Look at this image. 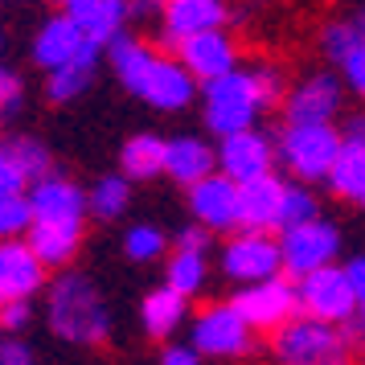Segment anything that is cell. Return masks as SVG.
Here are the masks:
<instances>
[{"mask_svg":"<svg viewBox=\"0 0 365 365\" xmlns=\"http://www.w3.org/2000/svg\"><path fill=\"white\" fill-rule=\"evenodd\" d=\"M349 341L353 336H345V329L296 316L287 329L271 336V353L279 365H349Z\"/></svg>","mask_w":365,"mask_h":365,"instance_id":"cell-4","label":"cell"},{"mask_svg":"<svg viewBox=\"0 0 365 365\" xmlns=\"http://www.w3.org/2000/svg\"><path fill=\"white\" fill-rule=\"evenodd\" d=\"M329 185H332L336 197L357 201V205L365 210V144L345 140V152H341V160H336V168H332Z\"/></svg>","mask_w":365,"mask_h":365,"instance_id":"cell-26","label":"cell"},{"mask_svg":"<svg viewBox=\"0 0 365 365\" xmlns=\"http://www.w3.org/2000/svg\"><path fill=\"white\" fill-rule=\"evenodd\" d=\"M275 152H279V144H271V135H263L259 128L255 132H242V135H230V140H217V173L230 177L242 189L250 181L271 177Z\"/></svg>","mask_w":365,"mask_h":365,"instance_id":"cell-11","label":"cell"},{"mask_svg":"<svg viewBox=\"0 0 365 365\" xmlns=\"http://www.w3.org/2000/svg\"><path fill=\"white\" fill-rule=\"evenodd\" d=\"M37 226V214L34 205H29V197H4L0 201V234L13 242L17 234H25L29 238V230Z\"/></svg>","mask_w":365,"mask_h":365,"instance_id":"cell-32","label":"cell"},{"mask_svg":"<svg viewBox=\"0 0 365 365\" xmlns=\"http://www.w3.org/2000/svg\"><path fill=\"white\" fill-rule=\"evenodd\" d=\"M279 250H283V275L292 279H308L316 271H329L336 267V255H341V230L316 217L308 226H296V230L279 234Z\"/></svg>","mask_w":365,"mask_h":365,"instance_id":"cell-6","label":"cell"},{"mask_svg":"<svg viewBox=\"0 0 365 365\" xmlns=\"http://www.w3.org/2000/svg\"><path fill=\"white\" fill-rule=\"evenodd\" d=\"M185 316H189V299L177 296L173 287H156V292H148L144 304H140V324H144V332L156 336V341L173 336V332L185 324Z\"/></svg>","mask_w":365,"mask_h":365,"instance_id":"cell-24","label":"cell"},{"mask_svg":"<svg viewBox=\"0 0 365 365\" xmlns=\"http://www.w3.org/2000/svg\"><path fill=\"white\" fill-rule=\"evenodd\" d=\"M341 99H345V86H341L336 74H329V70L308 74L304 83L287 91V123H296V128L332 123V115L341 111Z\"/></svg>","mask_w":365,"mask_h":365,"instance_id":"cell-12","label":"cell"},{"mask_svg":"<svg viewBox=\"0 0 365 365\" xmlns=\"http://www.w3.org/2000/svg\"><path fill=\"white\" fill-rule=\"evenodd\" d=\"M299 316H312L320 324L332 329H345L357 320V292L349 279L345 267H329V271H316L308 279H299Z\"/></svg>","mask_w":365,"mask_h":365,"instance_id":"cell-7","label":"cell"},{"mask_svg":"<svg viewBox=\"0 0 365 365\" xmlns=\"http://www.w3.org/2000/svg\"><path fill=\"white\" fill-rule=\"evenodd\" d=\"M177 58H181V66L197 78L201 86L217 83V78H226L238 70V50H234V41L226 29H217V34H201L193 41H185L177 46Z\"/></svg>","mask_w":365,"mask_h":365,"instance_id":"cell-14","label":"cell"},{"mask_svg":"<svg viewBox=\"0 0 365 365\" xmlns=\"http://www.w3.org/2000/svg\"><path fill=\"white\" fill-rule=\"evenodd\" d=\"M341 74H345V86L357 95V99H365V46L353 58H349L345 66H341Z\"/></svg>","mask_w":365,"mask_h":365,"instance_id":"cell-36","label":"cell"},{"mask_svg":"<svg viewBox=\"0 0 365 365\" xmlns=\"http://www.w3.org/2000/svg\"><path fill=\"white\" fill-rule=\"evenodd\" d=\"M189 214L205 230H234L238 226V185L222 173L205 177L189 189Z\"/></svg>","mask_w":365,"mask_h":365,"instance_id":"cell-18","label":"cell"},{"mask_svg":"<svg viewBox=\"0 0 365 365\" xmlns=\"http://www.w3.org/2000/svg\"><path fill=\"white\" fill-rule=\"evenodd\" d=\"M226 25V4L217 0H168L160 13V29H165L168 46H185L201 34H217Z\"/></svg>","mask_w":365,"mask_h":365,"instance_id":"cell-16","label":"cell"},{"mask_svg":"<svg viewBox=\"0 0 365 365\" xmlns=\"http://www.w3.org/2000/svg\"><path fill=\"white\" fill-rule=\"evenodd\" d=\"M283 197H287V185L279 177L242 185L238 189V226L250 234L283 230Z\"/></svg>","mask_w":365,"mask_h":365,"instance_id":"cell-17","label":"cell"},{"mask_svg":"<svg viewBox=\"0 0 365 365\" xmlns=\"http://www.w3.org/2000/svg\"><path fill=\"white\" fill-rule=\"evenodd\" d=\"M205 250H173L165 263V287H173L177 296H193V292H201V283H205Z\"/></svg>","mask_w":365,"mask_h":365,"instance_id":"cell-27","label":"cell"},{"mask_svg":"<svg viewBox=\"0 0 365 365\" xmlns=\"http://www.w3.org/2000/svg\"><path fill=\"white\" fill-rule=\"evenodd\" d=\"M201 103H205V111H201V115H205V128H210L217 140L255 132V119L263 111V95H259L250 70H234L226 78L201 86Z\"/></svg>","mask_w":365,"mask_h":365,"instance_id":"cell-3","label":"cell"},{"mask_svg":"<svg viewBox=\"0 0 365 365\" xmlns=\"http://www.w3.org/2000/svg\"><path fill=\"white\" fill-rule=\"evenodd\" d=\"M345 271H349V279H353V292H357V320L365 324V255H357Z\"/></svg>","mask_w":365,"mask_h":365,"instance_id":"cell-37","label":"cell"},{"mask_svg":"<svg viewBox=\"0 0 365 365\" xmlns=\"http://www.w3.org/2000/svg\"><path fill=\"white\" fill-rule=\"evenodd\" d=\"M86 197H91V214L99 217V222H111V217H119L128 210V201H132V181H128V177H99Z\"/></svg>","mask_w":365,"mask_h":365,"instance_id":"cell-28","label":"cell"},{"mask_svg":"<svg viewBox=\"0 0 365 365\" xmlns=\"http://www.w3.org/2000/svg\"><path fill=\"white\" fill-rule=\"evenodd\" d=\"M217 173V148L205 144L201 135H173L168 140V165H165V177H173L177 185L193 189L201 185L205 177Z\"/></svg>","mask_w":365,"mask_h":365,"instance_id":"cell-21","label":"cell"},{"mask_svg":"<svg viewBox=\"0 0 365 365\" xmlns=\"http://www.w3.org/2000/svg\"><path fill=\"white\" fill-rule=\"evenodd\" d=\"M25 365H29V361H25Z\"/></svg>","mask_w":365,"mask_h":365,"instance_id":"cell-44","label":"cell"},{"mask_svg":"<svg viewBox=\"0 0 365 365\" xmlns=\"http://www.w3.org/2000/svg\"><path fill=\"white\" fill-rule=\"evenodd\" d=\"M361 46H365L361 29H357V21H353V17H349V21H329V25L320 29V50L329 53L336 66H345Z\"/></svg>","mask_w":365,"mask_h":365,"instance_id":"cell-30","label":"cell"},{"mask_svg":"<svg viewBox=\"0 0 365 365\" xmlns=\"http://www.w3.org/2000/svg\"><path fill=\"white\" fill-rule=\"evenodd\" d=\"M21 99H25V83H21V74L17 70H4V74H0V111L13 115V111L21 107Z\"/></svg>","mask_w":365,"mask_h":365,"instance_id":"cell-35","label":"cell"},{"mask_svg":"<svg viewBox=\"0 0 365 365\" xmlns=\"http://www.w3.org/2000/svg\"><path fill=\"white\" fill-rule=\"evenodd\" d=\"M91 53H99L91 41H86L78 29H74V21L66 13H58V17H46L37 25L34 34V62L46 74H58V70L74 66V62H83Z\"/></svg>","mask_w":365,"mask_h":365,"instance_id":"cell-13","label":"cell"},{"mask_svg":"<svg viewBox=\"0 0 365 365\" xmlns=\"http://www.w3.org/2000/svg\"><path fill=\"white\" fill-rule=\"evenodd\" d=\"M345 140H353V144H365V111H361V115H353V119H349Z\"/></svg>","mask_w":365,"mask_h":365,"instance_id":"cell-42","label":"cell"},{"mask_svg":"<svg viewBox=\"0 0 365 365\" xmlns=\"http://www.w3.org/2000/svg\"><path fill=\"white\" fill-rule=\"evenodd\" d=\"M168 250V238L160 226H152V222H135L132 230L123 234V255L132 259V263H152V259H160Z\"/></svg>","mask_w":365,"mask_h":365,"instance_id":"cell-31","label":"cell"},{"mask_svg":"<svg viewBox=\"0 0 365 365\" xmlns=\"http://www.w3.org/2000/svg\"><path fill=\"white\" fill-rule=\"evenodd\" d=\"M201 353L193 345H168L165 353H160V365H197Z\"/></svg>","mask_w":365,"mask_h":365,"instance_id":"cell-38","label":"cell"},{"mask_svg":"<svg viewBox=\"0 0 365 365\" xmlns=\"http://www.w3.org/2000/svg\"><path fill=\"white\" fill-rule=\"evenodd\" d=\"M168 165V140L152 132H140L132 135L123 148H119V168H123V177L128 181H152V177H160Z\"/></svg>","mask_w":365,"mask_h":365,"instance_id":"cell-23","label":"cell"},{"mask_svg":"<svg viewBox=\"0 0 365 365\" xmlns=\"http://www.w3.org/2000/svg\"><path fill=\"white\" fill-rule=\"evenodd\" d=\"M0 324H4L9 332H13V329H25V324H29V304H4Z\"/></svg>","mask_w":365,"mask_h":365,"instance_id":"cell-40","label":"cell"},{"mask_svg":"<svg viewBox=\"0 0 365 365\" xmlns=\"http://www.w3.org/2000/svg\"><path fill=\"white\" fill-rule=\"evenodd\" d=\"M29 361V349L21 345V341H4L0 349V365H25Z\"/></svg>","mask_w":365,"mask_h":365,"instance_id":"cell-41","label":"cell"},{"mask_svg":"<svg viewBox=\"0 0 365 365\" xmlns=\"http://www.w3.org/2000/svg\"><path fill=\"white\" fill-rule=\"evenodd\" d=\"M46 271L50 267L37 259L29 242H4L0 247V299L4 304H29L46 287Z\"/></svg>","mask_w":365,"mask_h":365,"instance_id":"cell-15","label":"cell"},{"mask_svg":"<svg viewBox=\"0 0 365 365\" xmlns=\"http://www.w3.org/2000/svg\"><path fill=\"white\" fill-rule=\"evenodd\" d=\"M95 58H99V53H91V58H83V62H74V66H66V70H58V74H46V99H50V103L78 99L86 86H91Z\"/></svg>","mask_w":365,"mask_h":365,"instance_id":"cell-29","label":"cell"},{"mask_svg":"<svg viewBox=\"0 0 365 365\" xmlns=\"http://www.w3.org/2000/svg\"><path fill=\"white\" fill-rule=\"evenodd\" d=\"M46 320L53 336H62L70 345H103L111 336V312L103 304L99 287L78 271H66L50 283Z\"/></svg>","mask_w":365,"mask_h":365,"instance_id":"cell-2","label":"cell"},{"mask_svg":"<svg viewBox=\"0 0 365 365\" xmlns=\"http://www.w3.org/2000/svg\"><path fill=\"white\" fill-rule=\"evenodd\" d=\"M29 250L46 267H66L74 255H78V242H83V222H37L29 230Z\"/></svg>","mask_w":365,"mask_h":365,"instance_id":"cell-22","label":"cell"},{"mask_svg":"<svg viewBox=\"0 0 365 365\" xmlns=\"http://www.w3.org/2000/svg\"><path fill=\"white\" fill-rule=\"evenodd\" d=\"M341 152H345V135L336 132L332 123H320V128L287 123L279 135V160L292 177H299V185L329 181L336 160H341Z\"/></svg>","mask_w":365,"mask_h":365,"instance_id":"cell-5","label":"cell"},{"mask_svg":"<svg viewBox=\"0 0 365 365\" xmlns=\"http://www.w3.org/2000/svg\"><path fill=\"white\" fill-rule=\"evenodd\" d=\"M0 160H4V165H13L29 185L50 181L53 156H50V148H46L41 140H34V135H9V140H4V148H0Z\"/></svg>","mask_w":365,"mask_h":365,"instance_id":"cell-25","label":"cell"},{"mask_svg":"<svg viewBox=\"0 0 365 365\" xmlns=\"http://www.w3.org/2000/svg\"><path fill=\"white\" fill-rule=\"evenodd\" d=\"M279 271H283V250H279V238H271V234L242 230L222 247V275L234 279L238 287L279 279Z\"/></svg>","mask_w":365,"mask_h":365,"instance_id":"cell-9","label":"cell"},{"mask_svg":"<svg viewBox=\"0 0 365 365\" xmlns=\"http://www.w3.org/2000/svg\"><path fill=\"white\" fill-rule=\"evenodd\" d=\"M111 50V70L135 99H144L156 111H185L197 95V78L181 66V58L148 50L140 37H119L107 46Z\"/></svg>","mask_w":365,"mask_h":365,"instance_id":"cell-1","label":"cell"},{"mask_svg":"<svg viewBox=\"0 0 365 365\" xmlns=\"http://www.w3.org/2000/svg\"><path fill=\"white\" fill-rule=\"evenodd\" d=\"M230 304L242 312V320H247L250 329H267L275 336V332L287 329L299 316V287L287 279V275H279V279L238 287Z\"/></svg>","mask_w":365,"mask_h":365,"instance_id":"cell-8","label":"cell"},{"mask_svg":"<svg viewBox=\"0 0 365 365\" xmlns=\"http://www.w3.org/2000/svg\"><path fill=\"white\" fill-rule=\"evenodd\" d=\"M250 74H255L259 95H263V107H271V103H279V99L287 103V95H283V70L275 66V62H255Z\"/></svg>","mask_w":365,"mask_h":365,"instance_id":"cell-34","label":"cell"},{"mask_svg":"<svg viewBox=\"0 0 365 365\" xmlns=\"http://www.w3.org/2000/svg\"><path fill=\"white\" fill-rule=\"evenodd\" d=\"M29 205H34L37 222H83L91 214V197L66 177H50L29 189Z\"/></svg>","mask_w":365,"mask_h":365,"instance_id":"cell-20","label":"cell"},{"mask_svg":"<svg viewBox=\"0 0 365 365\" xmlns=\"http://www.w3.org/2000/svg\"><path fill=\"white\" fill-rule=\"evenodd\" d=\"M62 13L99 50V46H111V41L123 37L119 29H123V17H128V4H119V0H66Z\"/></svg>","mask_w":365,"mask_h":365,"instance_id":"cell-19","label":"cell"},{"mask_svg":"<svg viewBox=\"0 0 365 365\" xmlns=\"http://www.w3.org/2000/svg\"><path fill=\"white\" fill-rule=\"evenodd\" d=\"M205 242H210V230H205V226H185V230L177 234V247L181 250H205Z\"/></svg>","mask_w":365,"mask_h":365,"instance_id":"cell-39","label":"cell"},{"mask_svg":"<svg viewBox=\"0 0 365 365\" xmlns=\"http://www.w3.org/2000/svg\"><path fill=\"white\" fill-rule=\"evenodd\" d=\"M361 365H365V357H361Z\"/></svg>","mask_w":365,"mask_h":365,"instance_id":"cell-43","label":"cell"},{"mask_svg":"<svg viewBox=\"0 0 365 365\" xmlns=\"http://www.w3.org/2000/svg\"><path fill=\"white\" fill-rule=\"evenodd\" d=\"M250 324L242 320V312L234 304H214V308H201L193 316V329H189V345L197 349L201 357H242L250 353Z\"/></svg>","mask_w":365,"mask_h":365,"instance_id":"cell-10","label":"cell"},{"mask_svg":"<svg viewBox=\"0 0 365 365\" xmlns=\"http://www.w3.org/2000/svg\"><path fill=\"white\" fill-rule=\"evenodd\" d=\"M316 217H320V214H316L312 189H308V185H287V197H283V230L308 226V222H316Z\"/></svg>","mask_w":365,"mask_h":365,"instance_id":"cell-33","label":"cell"}]
</instances>
